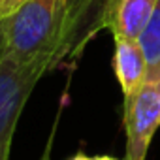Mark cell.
<instances>
[{
  "label": "cell",
  "mask_w": 160,
  "mask_h": 160,
  "mask_svg": "<svg viewBox=\"0 0 160 160\" xmlns=\"http://www.w3.org/2000/svg\"><path fill=\"white\" fill-rule=\"evenodd\" d=\"M4 51V32H2V25H0V55Z\"/></svg>",
  "instance_id": "obj_10"
},
{
  "label": "cell",
  "mask_w": 160,
  "mask_h": 160,
  "mask_svg": "<svg viewBox=\"0 0 160 160\" xmlns=\"http://www.w3.org/2000/svg\"><path fill=\"white\" fill-rule=\"evenodd\" d=\"M113 70L122 96L134 94L147 81V58L138 40L115 36Z\"/></svg>",
  "instance_id": "obj_5"
},
{
  "label": "cell",
  "mask_w": 160,
  "mask_h": 160,
  "mask_svg": "<svg viewBox=\"0 0 160 160\" xmlns=\"http://www.w3.org/2000/svg\"><path fill=\"white\" fill-rule=\"evenodd\" d=\"M49 72L43 62H21L0 55V160H10L17 121L36 83Z\"/></svg>",
  "instance_id": "obj_2"
},
{
  "label": "cell",
  "mask_w": 160,
  "mask_h": 160,
  "mask_svg": "<svg viewBox=\"0 0 160 160\" xmlns=\"http://www.w3.org/2000/svg\"><path fill=\"white\" fill-rule=\"evenodd\" d=\"M138 42L147 58V81H156L160 79V0Z\"/></svg>",
  "instance_id": "obj_6"
},
{
  "label": "cell",
  "mask_w": 160,
  "mask_h": 160,
  "mask_svg": "<svg viewBox=\"0 0 160 160\" xmlns=\"http://www.w3.org/2000/svg\"><path fill=\"white\" fill-rule=\"evenodd\" d=\"M158 0H106L104 2V28H109L113 38L138 40L147 21L151 19Z\"/></svg>",
  "instance_id": "obj_4"
},
{
  "label": "cell",
  "mask_w": 160,
  "mask_h": 160,
  "mask_svg": "<svg viewBox=\"0 0 160 160\" xmlns=\"http://www.w3.org/2000/svg\"><path fill=\"white\" fill-rule=\"evenodd\" d=\"M160 126V79L145 81L134 94L124 96L126 158L145 160L152 136Z\"/></svg>",
  "instance_id": "obj_3"
},
{
  "label": "cell",
  "mask_w": 160,
  "mask_h": 160,
  "mask_svg": "<svg viewBox=\"0 0 160 160\" xmlns=\"http://www.w3.org/2000/svg\"><path fill=\"white\" fill-rule=\"evenodd\" d=\"M70 160H92V158H91V156H87L85 152H77V154H73Z\"/></svg>",
  "instance_id": "obj_9"
},
{
  "label": "cell",
  "mask_w": 160,
  "mask_h": 160,
  "mask_svg": "<svg viewBox=\"0 0 160 160\" xmlns=\"http://www.w3.org/2000/svg\"><path fill=\"white\" fill-rule=\"evenodd\" d=\"M27 0H0V19H4L8 15H12L13 12H17Z\"/></svg>",
  "instance_id": "obj_7"
},
{
  "label": "cell",
  "mask_w": 160,
  "mask_h": 160,
  "mask_svg": "<svg viewBox=\"0 0 160 160\" xmlns=\"http://www.w3.org/2000/svg\"><path fill=\"white\" fill-rule=\"evenodd\" d=\"M55 134H57V122L53 124V130H51V134H49V138H47V143H45V149H43L40 160H51V151H53V143H55Z\"/></svg>",
  "instance_id": "obj_8"
},
{
  "label": "cell",
  "mask_w": 160,
  "mask_h": 160,
  "mask_svg": "<svg viewBox=\"0 0 160 160\" xmlns=\"http://www.w3.org/2000/svg\"><path fill=\"white\" fill-rule=\"evenodd\" d=\"M106 0H27L0 19L4 53L21 62H43L49 70L77 55L87 40L104 28L102 13L91 15Z\"/></svg>",
  "instance_id": "obj_1"
},
{
  "label": "cell",
  "mask_w": 160,
  "mask_h": 160,
  "mask_svg": "<svg viewBox=\"0 0 160 160\" xmlns=\"http://www.w3.org/2000/svg\"><path fill=\"white\" fill-rule=\"evenodd\" d=\"M92 160H117V158H113V156H108V154H100V156H94Z\"/></svg>",
  "instance_id": "obj_11"
}]
</instances>
